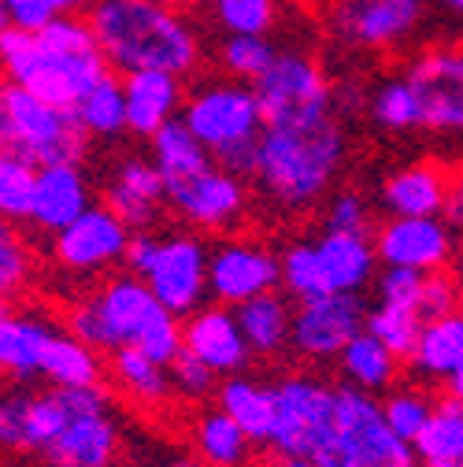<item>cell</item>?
<instances>
[{
	"label": "cell",
	"instance_id": "cell-52",
	"mask_svg": "<svg viewBox=\"0 0 463 467\" xmlns=\"http://www.w3.org/2000/svg\"><path fill=\"white\" fill-rule=\"evenodd\" d=\"M445 389H448V397H452V400H459V404H463V368L445 382Z\"/></svg>",
	"mask_w": 463,
	"mask_h": 467
},
{
	"label": "cell",
	"instance_id": "cell-40",
	"mask_svg": "<svg viewBox=\"0 0 463 467\" xmlns=\"http://www.w3.org/2000/svg\"><path fill=\"white\" fill-rule=\"evenodd\" d=\"M278 52L267 37H252V34H226L219 45V64L230 78L238 82H260L271 64L278 60Z\"/></svg>",
	"mask_w": 463,
	"mask_h": 467
},
{
	"label": "cell",
	"instance_id": "cell-29",
	"mask_svg": "<svg viewBox=\"0 0 463 467\" xmlns=\"http://www.w3.org/2000/svg\"><path fill=\"white\" fill-rule=\"evenodd\" d=\"M41 379L60 389H89V386L104 382V360L97 348L78 341L71 330L56 327V334L45 348V360H41Z\"/></svg>",
	"mask_w": 463,
	"mask_h": 467
},
{
	"label": "cell",
	"instance_id": "cell-2",
	"mask_svg": "<svg viewBox=\"0 0 463 467\" xmlns=\"http://www.w3.org/2000/svg\"><path fill=\"white\" fill-rule=\"evenodd\" d=\"M67 330L108 357L119 348H138V353L170 368L186 353L182 319L167 312L149 282L130 271L104 278L97 294L75 301L67 308Z\"/></svg>",
	"mask_w": 463,
	"mask_h": 467
},
{
	"label": "cell",
	"instance_id": "cell-48",
	"mask_svg": "<svg viewBox=\"0 0 463 467\" xmlns=\"http://www.w3.org/2000/svg\"><path fill=\"white\" fill-rule=\"evenodd\" d=\"M419 312H423V319H441V316L463 312V285H459V275H448V271L427 275Z\"/></svg>",
	"mask_w": 463,
	"mask_h": 467
},
{
	"label": "cell",
	"instance_id": "cell-55",
	"mask_svg": "<svg viewBox=\"0 0 463 467\" xmlns=\"http://www.w3.org/2000/svg\"><path fill=\"white\" fill-rule=\"evenodd\" d=\"M441 5H445L448 12H456V16H463V0H441Z\"/></svg>",
	"mask_w": 463,
	"mask_h": 467
},
{
	"label": "cell",
	"instance_id": "cell-19",
	"mask_svg": "<svg viewBox=\"0 0 463 467\" xmlns=\"http://www.w3.org/2000/svg\"><path fill=\"white\" fill-rule=\"evenodd\" d=\"M182 327H186V353L204 360L219 379L245 375V368L252 360V348L242 334V323H238L234 308L204 305L190 319H182Z\"/></svg>",
	"mask_w": 463,
	"mask_h": 467
},
{
	"label": "cell",
	"instance_id": "cell-23",
	"mask_svg": "<svg viewBox=\"0 0 463 467\" xmlns=\"http://www.w3.org/2000/svg\"><path fill=\"white\" fill-rule=\"evenodd\" d=\"M127 86V119H130V134L138 138H152L159 134L167 123L182 119V78L167 75V71H138V75H123Z\"/></svg>",
	"mask_w": 463,
	"mask_h": 467
},
{
	"label": "cell",
	"instance_id": "cell-51",
	"mask_svg": "<svg viewBox=\"0 0 463 467\" xmlns=\"http://www.w3.org/2000/svg\"><path fill=\"white\" fill-rule=\"evenodd\" d=\"M152 467H208V463L201 456H193V452H170V456L156 460Z\"/></svg>",
	"mask_w": 463,
	"mask_h": 467
},
{
	"label": "cell",
	"instance_id": "cell-24",
	"mask_svg": "<svg viewBox=\"0 0 463 467\" xmlns=\"http://www.w3.org/2000/svg\"><path fill=\"white\" fill-rule=\"evenodd\" d=\"M52 334L56 323H48L45 316L15 312L12 305H5V316H0V368H5V375L19 386L41 379V360Z\"/></svg>",
	"mask_w": 463,
	"mask_h": 467
},
{
	"label": "cell",
	"instance_id": "cell-37",
	"mask_svg": "<svg viewBox=\"0 0 463 467\" xmlns=\"http://www.w3.org/2000/svg\"><path fill=\"white\" fill-rule=\"evenodd\" d=\"M437 404L441 400H434L419 386H396V389H389L382 397V416H386V423H389V431L396 438L416 445L423 438V431L430 427V420L437 416Z\"/></svg>",
	"mask_w": 463,
	"mask_h": 467
},
{
	"label": "cell",
	"instance_id": "cell-30",
	"mask_svg": "<svg viewBox=\"0 0 463 467\" xmlns=\"http://www.w3.org/2000/svg\"><path fill=\"white\" fill-rule=\"evenodd\" d=\"M408 364L416 375H423L430 382H448L463 368V312L427 319Z\"/></svg>",
	"mask_w": 463,
	"mask_h": 467
},
{
	"label": "cell",
	"instance_id": "cell-26",
	"mask_svg": "<svg viewBox=\"0 0 463 467\" xmlns=\"http://www.w3.org/2000/svg\"><path fill=\"white\" fill-rule=\"evenodd\" d=\"M215 404L234 420L252 445H271L274 423H278V397L274 386H263L249 375H230L219 382Z\"/></svg>",
	"mask_w": 463,
	"mask_h": 467
},
{
	"label": "cell",
	"instance_id": "cell-16",
	"mask_svg": "<svg viewBox=\"0 0 463 467\" xmlns=\"http://www.w3.org/2000/svg\"><path fill=\"white\" fill-rule=\"evenodd\" d=\"M167 204L193 230H234L249 208V190L242 174L215 163L186 182H170Z\"/></svg>",
	"mask_w": 463,
	"mask_h": 467
},
{
	"label": "cell",
	"instance_id": "cell-36",
	"mask_svg": "<svg viewBox=\"0 0 463 467\" xmlns=\"http://www.w3.org/2000/svg\"><path fill=\"white\" fill-rule=\"evenodd\" d=\"M367 115H371V119H375L382 130H393V134L419 130V127H423V108H419V93H416V86L408 82V75L386 78V82L371 93Z\"/></svg>",
	"mask_w": 463,
	"mask_h": 467
},
{
	"label": "cell",
	"instance_id": "cell-28",
	"mask_svg": "<svg viewBox=\"0 0 463 467\" xmlns=\"http://www.w3.org/2000/svg\"><path fill=\"white\" fill-rule=\"evenodd\" d=\"M190 452L201 456L208 467H245L252 456L249 434L230 420L222 408H204L190 423Z\"/></svg>",
	"mask_w": 463,
	"mask_h": 467
},
{
	"label": "cell",
	"instance_id": "cell-47",
	"mask_svg": "<svg viewBox=\"0 0 463 467\" xmlns=\"http://www.w3.org/2000/svg\"><path fill=\"white\" fill-rule=\"evenodd\" d=\"M170 379H175V393L193 400V404L219 393V375L204 360H197L193 353H182L175 364H170Z\"/></svg>",
	"mask_w": 463,
	"mask_h": 467
},
{
	"label": "cell",
	"instance_id": "cell-59",
	"mask_svg": "<svg viewBox=\"0 0 463 467\" xmlns=\"http://www.w3.org/2000/svg\"><path fill=\"white\" fill-rule=\"evenodd\" d=\"M459 467H463V463H459Z\"/></svg>",
	"mask_w": 463,
	"mask_h": 467
},
{
	"label": "cell",
	"instance_id": "cell-44",
	"mask_svg": "<svg viewBox=\"0 0 463 467\" xmlns=\"http://www.w3.org/2000/svg\"><path fill=\"white\" fill-rule=\"evenodd\" d=\"M30 271H34L30 245L12 223H5V230H0V289H5V301H12L26 285Z\"/></svg>",
	"mask_w": 463,
	"mask_h": 467
},
{
	"label": "cell",
	"instance_id": "cell-45",
	"mask_svg": "<svg viewBox=\"0 0 463 467\" xmlns=\"http://www.w3.org/2000/svg\"><path fill=\"white\" fill-rule=\"evenodd\" d=\"M423 285H427V275H419V271H408V267H382L378 278H375V297L419 312V305H423Z\"/></svg>",
	"mask_w": 463,
	"mask_h": 467
},
{
	"label": "cell",
	"instance_id": "cell-13",
	"mask_svg": "<svg viewBox=\"0 0 463 467\" xmlns=\"http://www.w3.org/2000/svg\"><path fill=\"white\" fill-rule=\"evenodd\" d=\"M367 312L360 294H326L315 301H297L293 316V353L312 364L337 360L356 334L367 330Z\"/></svg>",
	"mask_w": 463,
	"mask_h": 467
},
{
	"label": "cell",
	"instance_id": "cell-31",
	"mask_svg": "<svg viewBox=\"0 0 463 467\" xmlns=\"http://www.w3.org/2000/svg\"><path fill=\"white\" fill-rule=\"evenodd\" d=\"M337 368H341L345 386H356V389L378 397V393L393 389L396 371H400V357L389 345H382L371 330H364L345 345V353L337 357Z\"/></svg>",
	"mask_w": 463,
	"mask_h": 467
},
{
	"label": "cell",
	"instance_id": "cell-17",
	"mask_svg": "<svg viewBox=\"0 0 463 467\" xmlns=\"http://www.w3.org/2000/svg\"><path fill=\"white\" fill-rule=\"evenodd\" d=\"M375 249H378L382 267H408L419 275H434L452 264L456 238L445 215H430V219L389 215L375 234Z\"/></svg>",
	"mask_w": 463,
	"mask_h": 467
},
{
	"label": "cell",
	"instance_id": "cell-42",
	"mask_svg": "<svg viewBox=\"0 0 463 467\" xmlns=\"http://www.w3.org/2000/svg\"><path fill=\"white\" fill-rule=\"evenodd\" d=\"M215 19L226 34L267 37L278 19V0H215Z\"/></svg>",
	"mask_w": 463,
	"mask_h": 467
},
{
	"label": "cell",
	"instance_id": "cell-27",
	"mask_svg": "<svg viewBox=\"0 0 463 467\" xmlns=\"http://www.w3.org/2000/svg\"><path fill=\"white\" fill-rule=\"evenodd\" d=\"M238 312V323H242V334L252 348V357H278L285 348H293V316L297 308L289 305L278 289L274 294H263Z\"/></svg>",
	"mask_w": 463,
	"mask_h": 467
},
{
	"label": "cell",
	"instance_id": "cell-20",
	"mask_svg": "<svg viewBox=\"0 0 463 467\" xmlns=\"http://www.w3.org/2000/svg\"><path fill=\"white\" fill-rule=\"evenodd\" d=\"M104 204L119 215L134 234H149L167 204V179L159 174V167L152 163V156H127L119 160V167L111 171V179L104 186Z\"/></svg>",
	"mask_w": 463,
	"mask_h": 467
},
{
	"label": "cell",
	"instance_id": "cell-18",
	"mask_svg": "<svg viewBox=\"0 0 463 467\" xmlns=\"http://www.w3.org/2000/svg\"><path fill=\"white\" fill-rule=\"evenodd\" d=\"M427 16L423 0H337L330 16L341 41L360 48H396Z\"/></svg>",
	"mask_w": 463,
	"mask_h": 467
},
{
	"label": "cell",
	"instance_id": "cell-49",
	"mask_svg": "<svg viewBox=\"0 0 463 467\" xmlns=\"http://www.w3.org/2000/svg\"><path fill=\"white\" fill-rule=\"evenodd\" d=\"M156 253H159V238H156L152 230L149 234H134L130 253H127V271L138 275V278H145L149 267H152V260H156Z\"/></svg>",
	"mask_w": 463,
	"mask_h": 467
},
{
	"label": "cell",
	"instance_id": "cell-1",
	"mask_svg": "<svg viewBox=\"0 0 463 467\" xmlns=\"http://www.w3.org/2000/svg\"><path fill=\"white\" fill-rule=\"evenodd\" d=\"M0 445L30 452L45 467H115L123 452V423L104 386H15L0 400Z\"/></svg>",
	"mask_w": 463,
	"mask_h": 467
},
{
	"label": "cell",
	"instance_id": "cell-25",
	"mask_svg": "<svg viewBox=\"0 0 463 467\" xmlns=\"http://www.w3.org/2000/svg\"><path fill=\"white\" fill-rule=\"evenodd\" d=\"M330 294H360L378 278V249L367 234H323L315 238Z\"/></svg>",
	"mask_w": 463,
	"mask_h": 467
},
{
	"label": "cell",
	"instance_id": "cell-50",
	"mask_svg": "<svg viewBox=\"0 0 463 467\" xmlns=\"http://www.w3.org/2000/svg\"><path fill=\"white\" fill-rule=\"evenodd\" d=\"M445 223L452 230H463V174H456V179H452L448 204H445Z\"/></svg>",
	"mask_w": 463,
	"mask_h": 467
},
{
	"label": "cell",
	"instance_id": "cell-32",
	"mask_svg": "<svg viewBox=\"0 0 463 467\" xmlns=\"http://www.w3.org/2000/svg\"><path fill=\"white\" fill-rule=\"evenodd\" d=\"M111 382L119 386L123 397H130L141 408H159L175 397V379H170V368L138 353V348H119L111 353Z\"/></svg>",
	"mask_w": 463,
	"mask_h": 467
},
{
	"label": "cell",
	"instance_id": "cell-57",
	"mask_svg": "<svg viewBox=\"0 0 463 467\" xmlns=\"http://www.w3.org/2000/svg\"><path fill=\"white\" fill-rule=\"evenodd\" d=\"M459 267H463V260H459Z\"/></svg>",
	"mask_w": 463,
	"mask_h": 467
},
{
	"label": "cell",
	"instance_id": "cell-9",
	"mask_svg": "<svg viewBox=\"0 0 463 467\" xmlns=\"http://www.w3.org/2000/svg\"><path fill=\"white\" fill-rule=\"evenodd\" d=\"M274 397H278V423H274L267 449H274L278 460L285 456L312 460L334 431L337 386H326L315 375L293 371L274 382Z\"/></svg>",
	"mask_w": 463,
	"mask_h": 467
},
{
	"label": "cell",
	"instance_id": "cell-5",
	"mask_svg": "<svg viewBox=\"0 0 463 467\" xmlns=\"http://www.w3.org/2000/svg\"><path fill=\"white\" fill-rule=\"evenodd\" d=\"M86 19L104 60L123 75L167 71L186 78L201 64V37L175 8L152 0H97Z\"/></svg>",
	"mask_w": 463,
	"mask_h": 467
},
{
	"label": "cell",
	"instance_id": "cell-11",
	"mask_svg": "<svg viewBox=\"0 0 463 467\" xmlns=\"http://www.w3.org/2000/svg\"><path fill=\"white\" fill-rule=\"evenodd\" d=\"M282 285V253L252 238H222L208 256V297L242 308Z\"/></svg>",
	"mask_w": 463,
	"mask_h": 467
},
{
	"label": "cell",
	"instance_id": "cell-33",
	"mask_svg": "<svg viewBox=\"0 0 463 467\" xmlns=\"http://www.w3.org/2000/svg\"><path fill=\"white\" fill-rule=\"evenodd\" d=\"M149 149H152V163L159 167L167 186L170 182H186V179H193V174L215 167V156L204 149V141L182 119L167 123L159 134H152L149 138Z\"/></svg>",
	"mask_w": 463,
	"mask_h": 467
},
{
	"label": "cell",
	"instance_id": "cell-39",
	"mask_svg": "<svg viewBox=\"0 0 463 467\" xmlns=\"http://www.w3.org/2000/svg\"><path fill=\"white\" fill-rule=\"evenodd\" d=\"M282 289H289L293 301H315L330 294L315 242H293L282 249Z\"/></svg>",
	"mask_w": 463,
	"mask_h": 467
},
{
	"label": "cell",
	"instance_id": "cell-41",
	"mask_svg": "<svg viewBox=\"0 0 463 467\" xmlns=\"http://www.w3.org/2000/svg\"><path fill=\"white\" fill-rule=\"evenodd\" d=\"M37 171L30 160L5 152L0 156V215L5 223H30V208H34V190H37Z\"/></svg>",
	"mask_w": 463,
	"mask_h": 467
},
{
	"label": "cell",
	"instance_id": "cell-3",
	"mask_svg": "<svg viewBox=\"0 0 463 467\" xmlns=\"http://www.w3.org/2000/svg\"><path fill=\"white\" fill-rule=\"evenodd\" d=\"M0 60H5L8 82L67 111H75L78 100L111 75V64L104 60L89 19L78 16H60L41 34L5 26L0 30Z\"/></svg>",
	"mask_w": 463,
	"mask_h": 467
},
{
	"label": "cell",
	"instance_id": "cell-6",
	"mask_svg": "<svg viewBox=\"0 0 463 467\" xmlns=\"http://www.w3.org/2000/svg\"><path fill=\"white\" fill-rule=\"evenodd\" d=\"M182 123L204 141L219 167L234 174H256L260 134L267 130L263 108L252 86L242 82H208L186 97Z\"/></svg>",
	"mask_w": 463,
	"mask_h": 467
},
{
	"label": "cell",
	"instance_id": "cell-7",
	"mask_svg": "<svg viewBox=\"0 0 463 467\" xmlns=\"http://www.w3.org/2000/svg\"><path fill=\"white\" fill-rule=\"evenodd\" d=\"M312 460L319 467H423L416 445L389 431L382 400L356 386H337L334 431Z\"/></svg>",
	"mask_w": 463,
	"mask_h": 467
},
{
	"label": "cell",
	"instance_id": "cell-35",
	"mask_svg": "<svg viewBox=\"0 0 463 467\" xmlns=\"http://www.w3.org/2000/svg\"><path fill=\"white\" fill-rule=\"evenodd\" d=\"M423 467H459L463 463V404L445 397L437 404V416L416 441Z\"/></svg>",
	"mask_w": 463,
	"mask_h": 467
},
{
	"label": "cell",
	"instance_id": "cell-38",
	"mask_svg": "<svg viewBox=\"0 0 463 467\" xmlns=\"http://www.w3.org/2000/svg\"><path fill=\"white\" fill-rule=\"evenodd\" d=\"M423 327H427L423 312L404 308V305L375 301V305H371V312H367V330H371L382 345H389L400 360H412Z\"/></svg>",
	"mask_w": 463,
	"mask_h": 467
},
{
	"label": "cell",
	"instance_id": "cell-15",
	"mask_svg": "<svg viewBox=\"0 0 463 467\" xmlns=\"http://www.w3.org/2000/svg\"><path fill=\"white\" fill-rule=\"evenodd\" d=\"M404 75L419 93L423 130L463 134V45H434L419 52Z\"/></svg>",
	"mask_w": 463,
	"mask_h": 467
},
{
	"label": "cell",
	"instance_id": "cell-14",
	"mask_svg": "<svg viewBox=\"0 0 463 467\" xmlns=\"http://www.w3.org/2000/svg\"><path fill=\"white\" fill-rule=\"evenodd\" d=\"M208 256H211V249L201 238H193V234H170V238H159V253H156L145 282L159 297V305L167 312H175L179 319H190L197 308H204Z\"/></svg>",
	"mask_w": 463,
	"mask_h": 467
},
{
	"label": "cell",
	"instance_id": "cell-53",
	"mask_svg": "<svg viewBox=\"0 0 463 467\" xmlns=\"http://www.w3.org/2000/svg\"><path fill=\"white\" fill-rule=\"evenodd\" d=\"M97 5V0H60V8H64V16H75V12H89Z\"/></svg>",
	"mask_w": 463,
	"mask_h": 467
},
{
	"label": "cell",
	"instance_id": "cell-12",
	"mask_svg": "<svg viewBox=\"0 0 463 467\" xmlns=\"http://www.w3.org/2000/svg\"><path fill=\"white\" fill-rule=\"evenodd\" d=\"M130 242H134V230L108 204H93L67 230L52 234V260L67 275L89 278V275L111 271L115 264H127Z\"/></svg>",
	"mask_w": 463,
	"mask_h": 467
},
{
	"label": "cell",
	"instance_id": "cell-22",
	"mask_svg": "<svg viewBox=\"0 0 463 467\" xmlns=\"http://www.w3.org/2000/svg\"><path fill=\"white\" fill-rule=\"evenodd\" d=\"M452 179L441 163H408L393 171L378 190V204L396 219H430L445 215Z\"/></svg>",
	"mask_w": 463,
	"mask_h": 467
},
{
	"label": "cell",
	"instance_id": "cell-34",
	"mask_svg": "<svg viewBox=\"0 0 463 467\" xmlns=\"http://www.w3.org/2000/svg\"><path fill=\"white\" fill-rule=\"evenodd\" d=\"M78 123L89 138H115L130 130V119H127V86L123 78L108 75L104 82H97L75 108Z\"/></svg>",
	"mask_w": 463,
	"mask_h": 467
},
{
	"label": "cell",
	"instance_id": "cell-54",
	"mask_svg": "<svg viewBox=\"0 0 463 467\" xmlns=\"http://www.w3.org/2000/svg\"><path fill=\"white\" fill-rule=\"evenodd\" d=\"M274 467H319L315 460H304V456H285V460H278Z\"/></svg>",
	"mask_w": 463,
	"mask_h": 467
},
{
	"label": "cell",
	"instance_id": "cell-43",
	"mask_svg": "<svg viewBox=\"0 0 463 467\" xmlns=\"http://www.w3.org/2000/svg\"><path fill=\"white\" fill-rule=\"evenodd\" d=\"M371 204L360 190H334L323 204V234H367L371 238Z\"/></svg>",
	"mask_w": 463,
	"mask_h": 467
},
{
	"label": "cell",
	"instance_id": "cell-56",
	"mask_svg": "<svg viewBox=\"0 0 463 467\" xmlns=\"http://www.w3.org/2000/svg\"><path fill=\"white\" fill-rule=\"evenodd\" d=\"M152 5H163V8H175V12H179V8L186 5V0H152Z\"/></svg>",
	"mask_w": 463,
	"mask_h": 467
},
{
	"label": "cell",
	"instance_id": "cell-21",
	"mask_svg": "<svg viewBox=\"0 0 463 467\" xmlns=\"http://www.w3.org/2000/svg\"><path fill=\"white\" fill-rule=\"evenodd\" d=\"M89 208H93L89 179L78 163H52L37 171V190H34V208H30V223L37 230L60 234L75 219H82Z\"/></svg>",
	"mask_w": 463,
	"mask_h": 467
},
{
	"label": "cell",
	"instance_id": "cell-46",
	"mask_svg": "<svg viewBox=\"0 0 463 467\" xmlns=\"http://www.w3.org/2000/svg\"><path fill=\"white\" fill-rule=\"evenodd\" d=\"M0 12H5V26H15L23 34H41L64 16L60 0H0Z\"/></svg>",
	"mask_w": 463,
	"mask_h": 467
},
{
	"label": "cell",
	"instance_id": "cell-58",
	"mask_svg": "<svg viewBox=\"0 0 463 467\" xmlns=\"http://www.w3.org/2000/svg\"><path fill=\"white\" fill-rule=\"evenodd\" d=\"M211 5H215V0H211Z\"/></svg>",
	"mask_w": 463,
	"mask_h": 467
},
{
	"label": "cell",
	"instance_id": "cell-10",
	"mask_svg": "<svg viewBox=\"0 0 463 467\" xmlns=\"http://www.w3.org/2000/svg\"><path fill=\"white\" fill-rule=\"evenodd\" d=\"M260 108H263V123L282 127V123H304V119H323L334 115V89L308 52H278V60L271 71L252 82Z\"/></svg>",
	"mask_w": 463,
	"mask_h": 467
},
{
	"label": "cell",
	"instance_id": "cell-4",
	"mask_svg": "<svg viewBox=\"0 0 463 467\" xmlns=\"http://www.w3.org/2000/svg\"><path fill=\"white\" fill-rule=\"evenodd\" d=\"M345 152L349 141L337 115L267 127L260 134L252 179L282 215H301L330 197V186L345 167Z\"/></svg>",
	"mask_w": 463,
	"mask_h": 467
},
{
	"label": "cell",
	"instance_id": "cell-8",
	"mask_svg": "<svg viewBox=\"0 0 463 467\" xmlns=\"http://www.w3.org/2000/svg\"><path fill=\"white\" fill-rule=\"evenodd\" d=\"M86 138L89 134L82 130L75 111L48 104L15 82L0 89V145L5 152H15L34 167L78 163L86 152Z\"/></svg>",
	"mask_w": 463,
	"mask_h": 467
}]
</instances>
